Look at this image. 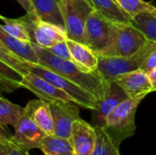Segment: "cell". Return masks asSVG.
<instances>
[{
    "label": "cell",
    "instance_id": "10",
    "mask_svg": "<svg viewBox=\"0 0 156 155\" xmlns=\"http://www.w3.org/2000/svg\"><path fill=\"white\" fill-rule=\"evenodd\" d=\"M54 120L55 135L69 139L73 122L80 119L79 105L67 101L48 102Z\"/></svg>",
    "mask_w": 156,
    "mask_h": 155
},
{
    "label": "cell",
    "instance_id": "16",
    "mask_svg": "<svg viewBox=\"0 0 156 155\" xmlns=\"http://www.w3.org/2000/svg\"><path fill=\"white\" fill-rule=\"evenodd\" d=\"M26 107L35 122L47 135H55L54 120L48 102L38 99L30 100Z\"/></svg>",
    "mask_w": 156,
    "mask_h": 155
},
{
    "label": "cell",
    "instance_id": "20",
    "mask_svg": "<svg viewBox=\"0 0 156 155\" xmlns=\"http://www.w3.org/2000/svg\"><path fill=\"white\" fill-rule=\"evenodd\" d=\"M38 149L45 155H74L69 140L57 135H46Z\"/></svg>",
    "mask_w": 156,
    "mask_h": 155
},
{
    "label": "cell",
    "instance_id": "18",
    "mask_svg": "<svg viewBox=\"0 0 156 155\" xmlns=\"http://www.w3.org/2000/svg\"><path fill=\"white\" fill-rule=\"evenodd\" d=\"M59 1L60 0H31L35 14L38 19L65 29Z\"/></svg>",
    "mask_w": 156,
    "mask_h": 155
},
{
    "label": "cell",
    "instance_id": "14",
    "mask_svg": "<svg viewBox=\"0 0 156 155\" xmlns=\"http://www.w3.org/2000/svg\"><path fill=\"white\" fill-rule=\"evenodd\" d=\"M32 43L43 48H48L59 42L68 39L65 29L48 23L37 19L32 34Z\"/></svg>",
    "mask_w": 156,
    "mask_h": 155
},
{
    "label": "cell",
    "instance_id": "2",
    "mask_svg": "<svg viewBox=\"0 0 156 155\" xmlns=\"http://www.w3.org/2000/svg\"><path fill=\"white\" fill-rule=\"evenodd\" d=\"M145 97L128 98L108 115L102 129L117 146L120 147L123 141L134 135L137 108Z\"/></svg>",
    "mask_w": 156,
    "mask_h": 155
},
{
    "label": "cell",
    "instance_id": "32",
    "mask_svg": "<svg viewBox=\"0 0 156 155\" xmlns=\"http://www.w3.org/2000/svg\"><path fill=\"white\" fill-rule=\"evenodd\" d=\"M13 134H11L10 131L7 129L6 126L0 124V143L5 140H10Z\"/></svg>",
    "mask_w": 156,
    "mask_h": 155
},
{
    "label": "cell",
    "instance_id": "11",
    "mask_svg": "<svg viewBox=\"0 0 156 155\" xmlns=\"http://www.w3.org/2000/svg\"><path fill=\"white\" fill-rule=\"evenodd\" d=\"M69 140L73 148L74 155H91L97 143L95 127L80 118L73 122Z\"/></svg>",
    "mask_w": 156,
    "mask_h": 155
},
{
    "label": "cell",
    "instance_id": "22",
    "mask_svg": "<svg viewBox=\"0 0 156 155\" xmlns=\"http://www.w3.org/2000/svg\"><path fill=\"white\" fill-rule=\"evenodd\" d=\"M132 24L139 29L148 41L156 43V16L151 13H142L132 17Z\"/></svg>",
    "mask_w": 156,
    "mask_h": 155
},
{
    "label": "cell",
    "instance_id": "23",
    "mask_svg": "<svg viewBox=\"0 0 156 155\" xmlns=\"http://www.w3.org/2000/svg\"><path fill=\"white\" fill-rule=\"evenodd\" d=\"M25 108L12 103L0 96V124L4 126H15Z\"/></svg>",
    "mask_w": 156,
    "mask_h": 155
},
{
    "label": "cell",
    "instance_id": "35",
    "mask_svg": "<svg viewBox=\"0 0 156 155\" xmlns=\"http://www.w3.org/2000/svg\"><path fill=\"white\" fill-rule=\"evenodd\" d=\"M151 14H153L154 16H156V6H154V8L153 9V11L151 12Z\"/></svg>",
    "mask_w": 156,
    "mask_h": 155
},
{
    "label": "cell",
    "instance_id": "12",
    "mask_svg": "<svg viewBox=\"0 0 156 155\" xmlns=\"http://www.w3.org/2000/svg\"><path fill=\"white\" fill-rule=\"evenodd\" d=\"M113 82L122 89L128 98L147 96L150 92H153L149 76L141 69L118 75L113 79Z\"/></svg>",
    "mask_w": 156,
    "mask_h": 155
},
{
    "label": "cell",
    "instance_id": "17",
    "mask_svg": "<svg viewBox=\"0 0 156 155\" xmlns=\"http://www.w3.org/2000/svg\"><path fill=\"white\" fill-rule=\"evenodd\" d=\"M101 16L113 24L132 23V17L122 8L116 0H89Z\"/></svg>",
    "mask_w": 156,
    "mask_h": 155
},
{
    "label": "cell",
    "instance_id": "34",
    "mask_svg": "<svg viewBox=\"0 0 156 155\" xmlns=\"http://www.w3.org/2000/svg\"><path fill=\"white\" fill-rule=\"evenodd\" d=\"M0 155H6L5 151L4 150V148H3V146H2L1 143H0Z\"/></svg>",
    "mask_w": 156,
    "mask_h": 155
},
{
    "label": "cell",
    "instance_id": "5",
    "mask_svg": "<svg viewBox=\"0 0 156 155\" xmlns=\"http://www.w3.org/2000/svg\"><path fill=\"white\" fill-rule=\"evenodd\" d=\"M27 68L29 71L37 74V76L43 78L49 83L53 84L57 88L65 91L68 95H69L75 102L81 108L88 109L90 111H94L98 107V101L94 99L92 95L84 90L82 88L73 83L72 81L63 78L53 70L46 68L40 64H32L27 63Z\"/></svg>",
    "mask_w": 156,
    "mask_h": 155
},
{
    "label": "cell",
    "instance_id": "36",
    "mask_svg": "<svg viewBox=\"0 0 156 155\" xmlns=\"http://www.w3.org/2000/svg\"><path fill=\"white\" fill-rule=\"evenodd\" d=\"M2 17H3V16H2L0 15V19H2Z\"/></svg>",
    "mask_w": 156,
    "mask_h": 155
},
{
    "label": "cell",
    "instance_id": "24",
    "mask_svg": "<svg viewBox=\"0 0 156 155\" xmlns=\"http://www.w3.org/2000/svg\"><path fill=\"white\" fill-rule=\"evenodd\" d=\"M4 21V25L2 26L3 29L6 31L12 37L24 41V42H31L32 43V37L31 34L25 24V22L21 18L17 19H11L6 17H2Z\"/></svg>",
    "mask_w": 156,
    "mask_h": 155
},
{
    "label": "cell",
    "instance_id": "3",
    "mask_svg": "<svg viewBox=\"0 0 156 155\" xmlns=\"http://www.w3.org/2000/svg\"><path fill=\"white\" fill-rule=\"evenodd\" d=\"M147 41L132 23L113 24L109 43L96 54L101 57H128L139 51Z\"/></svg>",
    "mask_w": 156,
    "mask_h": 155
},
{
    "label": "cell",
    "instance_id": "26",
    "mask_svg": "<svg viewBox=\"0 0 156 155\" xmlns=\"http://www.w3.org/2000/svg\"><path fill=\"white\" fill-rule=\"evenodd\" d=\"M0 59L20 72L22 75H26L29 72L27 68V62L23 58L13 53L10 49H8L3 43L0 42Z\"/></svg>",
    "mask_w": 156,
    "mask_h": 155
},
{
    "label": "cell",
    "instance_id": "25",
    "mask_svg": "<svg viewBox=\"0 0 156 155\" xmlns=\"http://www.w3.org/2000/svg\"><path fill=\"white\" fill-rule=\"evenodd\" d=\"M97 132L96 147L92 155H121L117 146L101 127H95Z\"/></svg>",
    "mask_w": 156,
    "mask_h": 155
},
{
    "label": "cell",
    "instance_id": "15",
    "mask_svg": "<svg viewBox=\"0 0 156 155\" xmlns=\"http://www.w3.org/2000/svg\"><path fill=\"white\" fill-rule=\"evenodd\" d=\"M72 61L76 63L81 69L87 72H93L98 68L99 58L97 54L83 43L67 39Z\"/></svg>",
    "mask_w": 156,
    "mask_h": 155
},
{
    "label": "cell",
    "instance_id": "4",
    "mask_svg": "<svg viewBox=\"0 0 156 155\" xmlns=\"http://www.w3.org/2000/svg\"><path fill=\"white\" fill-rule=\"evenodd\" d=\"M156 48L155 42L147 41L135 54L128 57L98 56V71L107 81L113 82L118 75L140 69L148 56Z\"/></svg>",
    "mask_w": 156,
    "mask_h": 155
},
{
    "label": "cell",
    "instance_id": "1",
    "mask_svg": "<svg viewBox=\"0 0 156 155\" xmlns=\"http://www.w3.org/2000/svg\"><path fill=\"white\" fill-rule=\"evenodd\" d=\"M38 58V64L53 70L63 78L77 84L94 97L98 103L105 97L111 82L107 81L98 71L87 72L72 60L60 58L46 48L32 43Z\"/></svg>",
    "mask_w": 156,
    "mask_h": 155
},
{
    "label": "cell",
    "instance_id": "33",
    "mask_svg": "<svg viewBox=\"0 0 156 155\" xmlns=\"http://www.w3.org/2000/svg\"><path fill=\"white\" fill-rule=\"evenodd\" d=\"M151 84H152V90L156 91V68L154 69H152L149 73H148Z\"/></svg>",
    "mask_w": 156,
    "mask_h": 155
},
{
    "label": "cell",
    "instance_id": "21",
    "mask_svg": "<svg viewBox=\"0 0 156 155\" xmlns=\"http://www.w3.org/2000/svg\"><path fill=\"white\" fill-rule=\"evenodd\" d=\"M23 76L0 59V92L10 93L20 88Z\"/></svg>",
    "mask_w": 156,
    "mask_h": 155
},
{
    "label": "cell",
    "instance_id": "30",
    "mask_svg": "<svg viewBox=\"0 0 156 155\" xmlns=\"http://www.w3.org/2000/svg\"><path fill=\"white\" fill-rule=\"evenodd\" d=\"M154 68H156V48L145 59V61L142 65L141 69H143L144 71H145L148 74Z\"/></svg>",
    "mask_w": 156,
    "mask_h": 155
},
{
    "label": "cell",
    "instance_id": "28",
    "mask_svg": "<svg viewBox=\"0 0 156 155\" xmlns=\"http://www.w3.org/2000/svg\"><path fill=\"white\" fill-rule=\"evenodd\" d=\"M46 49L60 58L67 59V60H72V57H71L69 46L67 44V40L59 42V43H58L48 48H46Z\"/></svg>",
    "mask_w": 156,
    "mask_h": 155
},
{
    "label": "cell",
    "instance_id": "6",
    "mask_svg": "<svg viewBox=\"0 0 156 155\" xmlns=\"http://www.w3.org/2000/svg\"><path fill=\"white\" fill-rule=\"evenodd\" d=\"M59 7L69 39L82 43L86 22L94 10L89 0H60Z\"/></svg>",
    "mask_w": 156,
    "mask_h": 155
},
{
    "label": "cell",
    "instance_id": "19",
    "mask_svg": "<svg viewBox=\"0 0 156 155\" xmlns=\"http://www.w3.org/2000/svg\"><path fill=\"white\" fill-rule=\"evenodd\" d=\"M0 42L3 43L13 53L23 58L27 63L37 64L38 58L31 42L21 41L5 31L0 25Z\"/></svg>",
    "mask_w": 156,
    "mask_h": 155
},
{
    "label": "cell",
    "instance_id": "31",
    "mask_svg": "<svg viewBox=\"0 0 156 155\" xmlns=\"http://www.w3.org/2000/svg\"><path fill=\"white\" fill-rule=\"evenodd\" d=\"M18 4L25 9V11L28 14H35L34 7L31 0H16Z\"/></svg>",
    "mask_w": 156,
    "mask_h": 155
},
{
    "label": "cell",
    "instance_id": "7",
    "mask_svg": "<svg viewBox=\"0 0 156 155\" xmlns=\"http://www.w3.org/2000/svg\"><path fill=\"white\" fill-rule=\"evenodd\" d=\"M14 129L15 132L10 141L27 152L38 149L41 141L47 135L35 122L27 107H25L24 112L16 122Z\"/></svg>",
    "mask_w": 156,
    "mask_h": 155
},
{
    "label": "cell",
    "instance_id": "13",
    "mask_svg": "<svg viewBox=\"0 0 156 155\" xmlns=\"http://www.w3.org/2000/svg\"><path fill=\"white\" fill-rule=\"evenodd\" d=\"M128 96L122 89L115 82H111L105 97L98 103V107L93 111V126L103 127L108 115L123 100H127Z\"/></svg>",
    "mask_w": 156,
    "mask_h": 155
},
{
    "label": "cell",
    "instance_id": "27",
    "mask_svg": "<svg viewBox=\"0 0 156 155\" xmlns=\"http://www.w3.org/2000/svg\"><path fill=\"white\" fill-rule=\"evenodd\" d=\"M122 8L131 16L133 17L142 13H151L154 6L144 0H116Z\"/></svg>",
    "mask_w": 156,
    "mask_h": 155
},
{
    "label": "cell",
    "instance_id": "9",
    "mask_svg": "<svg viewBox=\"0 0 156 155\" xmlns=\"http://www.w3.org/2000/svg\"><path fill=\"white\" fill-rule=\"evenodd\" d=\"M21 87L34 93L39 100L47 102L60 100L76 103L75 100L65 91L61 90L60 89L57 88L53 84L49 83L43 78L31 71L23 76Z\"/></svg>",
    "mask_w": 156,
    "mask_h": 155
},
{
    "label": "cell",
    "instance_id": "29",
    "mask_svg": "<svg viewBox=\"0 0 156 155\" xmlns=\"http://www.w3.org/2000/svg\"><path fill=\"white\" fill-rule=\"evenodd\" d=\"M0 143L2 144L4 150L5 151L6 155H29L28 152L22 150L10 140L3 141Z\"/></svg>",
    "mask_w": 156,
    "mask_h": 155
},
{
    "label": "cell",
    "instance_id": "8",
    "mask_svg": "<svg viewBox=\"0 0 156 155\" xmlns=\"http://www.w3.org/2000/svg\"><path fill=\"white\" fill-rule=\"evenodd\" d=\"M113 23L101 16L97 11L93 10L84 28L82 43L88 46L95 53L100 52L109 43L112 31Z\"/></svg>",
    "mask_w": 156,
    "mask_h": 155
}]
</instances>
